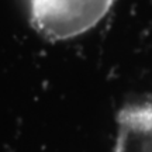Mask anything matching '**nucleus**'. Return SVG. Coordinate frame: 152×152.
<instances>
[{"mask_svg":"<svg viewBox=\"0 0 152 152\" xmlns=\"http://www.w3.org/2000/svg\"><path fill=\"white\" fill-rule=\"evenodd\" d=\"M115 0H30L34 28L44 38L61 41L79 37L107 16Z\"/></svg>","mask_w":152,"mask_h":152,"instance_id":"f257e3e1","label":"nucleus"}]
</instances>
